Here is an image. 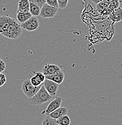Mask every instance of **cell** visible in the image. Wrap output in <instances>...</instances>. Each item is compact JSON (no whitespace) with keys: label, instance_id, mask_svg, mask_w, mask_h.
<instances>
[{"label":"cell","instance_id":"cell-12","mask_svg":"<svg viewBox=\"0 0 122 125\" xmlns=\"http://www.w3.org/2000/svg\"><path fill=\"white\" fill-rule=\"evenodd\" d=\"M109 18L112 21L117 22L122 21V9L117 7L114 9L111 13L109 15Z\"/></svg>","mask_w":122,"mask_h":125},{"label":"cell","instance_id":"cell-22","mask_svg":"<svg viewBox=\"0 0 122 125\" xmlns=\"http://www.w3.org/2000/svg\"><path fill=\"white\" fill-rule=\"evenodd\" d=\"M28 1H29V2L36 4L41 8L42 7V6L44 4L46 3V0H28Z\"/></svg>","mask_w":122,"mask_h":125},{"label":"cell","instance_id":"cell-4","mask_svg":"<svg viewBox=\"0 0 122 125\" xmlns=\"http://www.w3.org/2000/svg\"><path fill=\"white\" fill-rule=\"evenodd\" d=\"M42 85V84L38 86V87H35V86L32 85L30 80L27 79L23 82V84L21 85L22 91H23V93L29 99L32 97L35 94L38 92Z\"/></svg>","mask_w":122,"mask_h":125},{"label":"cell","instance_id":"cell-5","mask_svg":"<svg viewBox=\"0 0 122 125\" xmlns=\"http://www.w3.org/2000/svg\"><path fill=\"white\" fill-rule=\"evenodd\" d=\"M57 11H58L57 7H53L45 3L41 9V13L39 16L44 19L52 18L56 15Z\"/></svg>","mask_w":122,"mask_h":125},{"label":"cell","instance_id":"cell-3","mask_svg":"<svg viewBox=\"0 0 122 125\" xmlns=\"http://www.w3.org/2000/svg\"><path fill=\"white\" fill-rule=\"evenodd\" d=\"M119 0H103L97 4L96 9L98 12L103 15H109L115 9L119 7Z\"/></svg>","mask_w":122,"mask_h":125},{"label":"cell","instance_id":"cell-8","mask_svg":"<svg viewBox=\"0 0 122 125\" xmlns=\"http://www.w3.org/2000/svg\"><path fill=\"white\" fill-rule=\"evenodd\" d=\"M44 87L46 89V90L48 92V93L52 96H55L56 95V94L57 93V90H58L59 86V84H58L57 83H55V82L53 81L52 80H50V79H45V80L44 81Z\"/></svg>","mask_w":122,"mask_h":125},{"label":"cell","instance_id":"cell-23","mask_svg":"<svg viewBox=\"0 0 122 125\" xmlns=\"http://www.w3.org/2000/svg\"><path fill=\"white\" fill-rule=\"evenodd\" d=\"M46 3L53 7L59 8L57 0H46Z\"/></svg>","mask_w":122,"mask_h":125},{"label":"cell","instance_id":"cell-19","mask_svg":"<svg viewBox=\"0 0 122 125\" xmlns=\"http://www.w3.org/2000/svg\"><path fill=\"white\" fill-rule=\"evenodd\" d=\"M30 80V82L31 84H32V85L35 86V87H38V86H39L41 85V84H42V83L39 80L38 78L36 77L35 75L31 77Z\"/></svg>","mask_w":122,"mask_h":125},{"label":"cell","instance_id":"cell-7","mask_svg":"<svg viewBox=\"0 0 122 125\" xmlns=\"http://www.w3.org/2000/svg\"><path fill=\"white\" fill-rule=\"evenodd\" d=\"M62 102V98L60 96H57L51 102L47 107L44 111L42 112V114H44L45 115H49L51 113L56 110L58 108L61 107Z\"/></svg>","mask_w":122,"mask_h":125},{"label":"cell","instance_id":"cell-13","mask_svg":"<svg viewBox=\"0 0 122 125\" xmlns=\"http://www.w3.org/2000/svg\"><path fill=\"white\" fill-rule=\"evenodd\" d=\"M68 110L67 108L61 106V107L56 109V110H54L52 113H51L49 114V115L52 118L57 120V118H59V117L62 116V115H67L68 114Z\"/></svg>","mask_w":122,"mask_h":125},{"label":"cell","instance_id":"cell-6","mask_svg":"<svg viewBox=\"0 0 122 125\" xmlns=\"http://www.w3.org/2000/svg\"><path fill=\"white\" fill-rule=\"evenodd\" d=\"M23 30L27 31H33L36 30L39 28V20L36 16H32L24 22L21 23Z\"/></svg>","mask_w":122,"mask_h":125},{"label":"cell","instance_id":"cell-1","mask_svg":"<svg viewBox=\"0 0 122 125\" xmlns=\"http://www.w3.org/2000/svg\"><path fill=\"white\" fill-rule=\"evenodd\" d=\"M52 96L48 93L42 84V87L32 97L28 99V103L33 106H39L48 102L52 98Z\"/></svg>","mask_w":122,"mask_h":125},{"label":"cell","instance_id":"cell-15","mask_svg":"<svg viewBox=\"0 0 122 125\" xmlns=\"http://www.w3.org/2000/svg\"><path fill=\"white\" fill-rule=\"evenodd\" d=\"M30 2L28 0H19L17 11H29Z\"/></svg>","mask_w":122,"mask_h":125},{"label":"cell","instance_id":"cell-11","mask_svg":"<svg viewBox=\"0 0 122 125\" xmlns=\"http://www.w3.org/2000/svg\"><path fill=\"white\" fill-rule=\"evenodd\" d=\"M12 20V18L9 16H0V34L2 33L7 30Z\"/></svg>","mask_w":122,"mask_h":125},{"label":"cell","instance_id":"cell-24","mask_svg":"<svg viewBox=\"0 0 122 125\" xmlns=\"http://www.w3.org/2000/svg\"><path fill=\"white\" fill-rule=\"evenodd\" d=\"M6 83V76L3 73H0V87L3 86Z\"/></svg>","mask_w":122,"mask_h":125},{"label":"cell","instance_id":"cell-20","mask_svg":"<svg viewBox=\"0 0 122 125\" xmlns=\"http://www.w3.org/2000/svg\"><path fill=\"white\" fill-rule=\"evenodd\" d=\"M35 75L39 79V80L42 83H43L44 82V81L45 80V75L42 72H35Z\"/></svg>","mask_w":122,"mask_h":125},{"label":"cell","instance_id":"cell-16","mask_svg":"<svg viewBox=\"0 0 122 125\" xmlns=\"http://www.w3.org/2000/svg\"><path fill=\"white\" fill-rule=\"evenodd\" d=\"M41 8L38 5L36 4L33 3V2H30V7L29 11L30 12L31 15L33 16H39L41 13Z\"/></svg>","mask_w":122,"mask_h":125},{"label":"cell","instance_id":"cell-17","mask_svg":"<svg viewBox=\"0 0 122 125\" xmlns=\"http://www.w3.org/2000/svg\"><path fill=\"white\" fill-rule=\"evenodd\" d=\"M42 125H58L57 120L52 118L49 115H45L42 123Z\"/></svg>","mask_w":122,"mask_h":125},{"label":"cell","instance_id":"cell-14","mask_svg":"<svg viewBox=\"0 0 122 125\" xmlns=\"http://www.w3.org/2000/svg\"><path fill=\"white\" fill-rule=\"evenodd\" d=\"M32 15H31L30 12L29 11H18L16 13V18L18 19V22L19 23H22L28 19L31 18Z\"/></svg>","mask_w":122,"mask_h":125},{"label":"cell","instance_id":"cell-21","mask_svg":"<svg viewBox=\"0 0 122 125\" xmlns=\"http://www.w3.org/2000/svg\"><path fill=\"white\" fill-rule=\"evenodd\" d=\"M57 2H58L59 8L61 9H64L67 6L68 0H57Z\"/></svg>","mask_w":122,"mask_h":125},{"label":"cell","instance_id":"cell-9","mask_svg":"<svg viewBox=\"0 0 122 125\" xmlns=\"http://www.w3.org/2000/svg\"><path fill=\"white\" fill-rule=\"evenodd\" d=\"M64 78H65V74H64V72L62 70V69L54 73L53 74H52V75H45L46 79L53 81L57 83L58 84H61L62 83V82L64 81Z\"/></svg>","mask_w":122,"mask_h":125},{"label":"cell","instance_id":"cell-26","mask_svg":"<svg viewBox=\"0 0 122 125\" xmlns=\"http://www.w3.org/2000/svg\"><path fill=\"white\" fill-rule=\"evenodd\" d=\"M92 2H93L94 4H95V5L98 4H99L100 2H102V1H103V0H91Z\"/></svg>","mask_w":122,"mask_h":125},{"label":"cell","instance_id":"cell-2","mask_svg":"<svg viewBox=\"0 0 122 125\" xmlns=\"http://www.w3.org/2000/svg\"><path fill=\"white\" fill-rule=\"evenodd\" d=\"M23 33V28L14 18H12L11 22L6 31L1 34L6 38L10 39H16L19 38Z\"/></svg>","mask_w":122,"mask_h":125},{"label":"cell","instance_id":"cell-25","mask_svg":"<svg viewBox=\"0 0 122 125\" xmlns=\"http://www.w3.org/2000/svg\"><path fill=\"white\" fill-rule=\"evenodd\" d=\"M6 68V65L4 62L0 58V73H2Z\"/></svg>","mask_w":122,"mask_h":125},{"label":"cell","instance_id":"cell-18","mask_svg":"<svg viewBox=\"0 0 122 125\" xmlns=\"http://www.w3.org/2000/svg\"><path fill=\"white\" fill-rule=\"evenodd\" d=\"M57 123L58 125H69L71 123V119L67 114L57 118Z\"/></svg>","mask_w":122,"mask_h":125},{"label":"cell","instance_id":"cell-10","mask_svg":"<svg viewBox=\"0 0 122 125\" xmlns=\"http://www.w3.org/2000/svg\"><path fill=\"white\" fill-rule=\"evenodd\" d=\"M61 70V67L57 65L53 64H46L43 67L42 72L45 75H50Z\"/></svg>","mask_w":122,"mask_h":125}]
</instances>
